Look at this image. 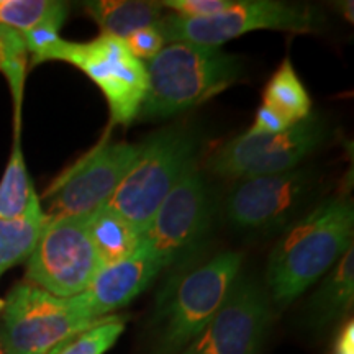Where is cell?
<instances>
[{"label":"cell","instance_id":"obj_18","mask_svg":"<svg viewBox=\"0 0 354 354\" xmlns=\"http://www.w3.org/2000/svg\"><path fill=\"white\" fill-rule=\"evenodd\" d=\"M354 297V251L353 246L326 272L322 286L310 300V320L328 325L351 307Z\"/></svg>","mask_w":354,"mask_h":354},{"label":"cell","instance_id":"obj_13","mask_svg":"<svg viewBox=\"0 0 354 354\" xmlns=\"http://www.w3.org/2000/svg\"><path fill=\"white\" fill-rule=\"evenodd\" d=\"M312 192L307 169L241 179L227 198V218L248 232H269L290 221Z\"/></svg>","mask_w":354,"mask_h":354},{"label":"cell","instance_id":"obj_14","mask_svg":"<svg viewBox=\"0 0 354 354\" xmlns=\"http://www.w3.org/2000/svg\"><path fill=\"white\" fill-rule=\"evenodd\" d=\"M166 266L148 254L136 253L131 258L102 268L82 294L73 300L84 317L91 320L113 315L148 289Z\"/></svg>","mask_w":354,"mask_h":354},{"label":"cell","instance_id":"obj_17","mask_svg":"<svg viewBox=\"0 0 354 354\" xmlns=\"http://www.w3.org/2000/svg\"><path fill=\"white\" fill-rule=\"evenodd\" d=\"M86 220L102 268L120 263L138 253L140 230H136L122 216L113 214L107 207H100L92 212L86 216Z\"/></svg>","mask_w":354,"mask_h":354},{"label":"cell","instance_id":"obj_6","mask_svg":"<svg viewBox=\"0 0 354 354\" xmlns=\"http://www.w3.org/2000/svg\"><path fill=\"white\" fill-rule=\"evenodd\" d=\"M50 61L76 66L99 86L113 125L128 127L140 115L148 91V73L123 39L104 33L86 43L63 39Z\"/></svg>","mask_w":354,"mask_h":354},{"label":"cell","instance_id":"obj_16","mask_svg":"<svg viewBox=\"0 0 354 354\" xmlns=\"http://www.w3.org/2000/svg\"><path fill=\"white\" fill-rule=\"evenodd\" d=\"M46 221L48 216L35 190L24 214L12 220L0 218V277L30 258Z\"/></svg>","mask_w":354,"mask_h":354},{"label":"cell","instance_id":"obj_21","mask_svg":"<svg viewBox=\"0 0 354 354\" xmlns=\"http://www.w3.org/2000/svg\"><path fill=\"white\" fill-rule=\"evenodd\" d=\"M68 12V3L55 0H0V25L25 33L46 20H66Z\"/></svg>","mask_w":354,"mask_h":354},{"label":"cell","instance_id":"obj_19","mask_svg":"<svg viewBox=\"0 0 354 354\" xmlns=\"http://www.w3.org/2000/svg\"><path fill=\"white\" fill-rule=\"evenodd\" d=\"M263 99V105H268L277 112L290 125H295L312 115V100L290 59H286L279 66L266 84Z\"/></svg>","mask_w":354,"mask_h":354},{"label":"cell","instance_id":"obj_8","mask_svg":"<svg viewBox=\"0 0 354 354\" xmlns=\"http://www.w3.org/2000/svg\"><path fill=\"white\" fill-rule=\"evenodd\" d=\"M100 269L86 216H61L48 218L26 259L25 277L56 297L69 299L82 294Z\"/></svg>","mask_w":354,"mask_h":354},{"label":"cell","instance_id":"obj_11","mask_svg":"<svg viewBox=\"0 0 354 354\" xmlns=\"http://www.w3.org/2000/svg\"><path fill=\"white\" fill-rule=\"evenodd\" d=\"M210 225V202L205 183L194 165L159 205L141 232L138 253L176 264L203 240Z\"/></svg>","mask_w":354,"mask_h":354},{"label":"cell","instance_id":"obj_27","mask_svg":"<svg viewBox=\"0 0 354 354\" xmlns=\"http://www.w3.org/2000/svg\"><path fill=\"white\" fill-rule=\"evenodd\" d=\"M290 127L294 125H290L277 112H274L268 105H261L256 112L254 123L246 133H250V135H279V133L289 130Z\"/></svg>","mask_w":354,"mask_h":354},{"label":"cell","instance_id":"obj_28","mask_svg":"<svg viewBox=\"0 0 354 354\" xmlns=\"http://www.w3.org/2000/svg\"><path fill=\"white\" fill-rule=\"evenodd\" d=\"M333 354H354V325L349 320L335 339Z\"/></svg>","mask_w":354,"mask_h":354},{"label":"cell","instance_id":"obj_7","mask_svg":"<svg viewBox=\"0 0 354 354\" xmlns=\"http://www.w3.org/2000/svg\"><path fill=\"white\" fill-rule=\"evenodd\" d=\"M318 17L310 7L277 0H238L223 12L207 19L161 17L156 26L166 43H192L220 48L230 39L256 30L307 33L315 28Z\"/></svg>","mask_w":354,"mask_h":354},{"label":"cell","instance_id":"obj_3","mask_svg":"<svg viewBox=\"0 0 354 354\" xmlns=\"http://www.w3.org/2000/svg\"><path fill=\"white\" fill-rule=\"evenodd\" d=\"M243 254L227 251L169 281L158 297V354H179L228 299Z\"/></svg>","mask_w":354,"mask_h":354},{"label":"cell","instance_id":"obj_2","mask_svg":"<svg viewBox=\"0 0 354 354\" xmlns=\"http://www.w3.org/2000/svg\"><path fill=\"white\" fill-rule=\"evenodd\" d=\"M240 57L221 48L169 43L146 66L148 91L140 115L169 118L232 86L241 74Z\"/></svg>","mask_w":354,"mask_h":354},{"label":"cell","instance_id":"obj_12","mask_svg":"<svg viewBox=\"0 0 354 354\" xmlns=\"http://www.w3.org/2000/svg\"><path fill=\"white\" fill-rule=\"evenodd\" d=\"M271 323L263 289L238 276L216 315L179 354H258Z\"/></svg>","mask_w":354,"mask_h":354},{"label":"cell","instance_id":"obj_20","mask_svg":"<svg viewBox=\"0 0 354 354\" xmlns=\"http://www.w3.org/2000/svg\"><path fill=\"white\" fill-rule=\"evenodd\" d=\"M33 190V183L30 180L24 151H21L20 125H15L12 154L0 179V218L12 220L24 214Z\"/></svg>","mask_w":354,"mask_h":354},{"label":"cell","instance_id":"obj_4","mask_svg":"<svg viewBox=\"0 0 354 354\" xmlns=\"http://www.w3.org/2000/svg\"><path fill=\"white\" fill-rule=\"evenodd\" d=\"M196 141L190 133L166 128L143 141V149L125 179L104 207L140 232L148 227L159 205L192 167Z\"/></svg>","mask_w":354,"mask_h":354},{"label":"cell","instance_id":"obj_26","mask_svg":"<svg viewBox=\"0 0 354 354\" xmlns=\"http://www.w3.org/2000/svg\"><path fill=\"white\" fill-rule=\"evenodd\" d=\"M233 3V0H165L162 8H172L176 15L184 19H207L223 12Z\"/></svg>","mask_w":354,"mask_h":354},{"label":"cell","instance_id":"obj_29","mask_svg":"<svg viewBox=\"0 0 354 354\" xmlns=\"http://www.w3.org/2000/svg\"><path fill=\"white\" fill-rule=\"evenodd\" d=\"M3 302H0V310H2ZM0 354H7L6 353V344H3V336H2V323H0Z\"/></svg>","mask_w":354,"mask_h":354},{"label":"cell","instance_id":"obj_22","mask_svg":"<svg viewBox=\"0 0 354 354\" xmlns=\"http://www.w3.org/2000/svg\"><path fill=\"white\" fill-rule=\"evenodd\" d=\"M26 64H28V51L25 48L21 33L0 25V71L8 81L13 102H15V125H20Z\"/></svg>","mask_w":354,"mask_h":354},{"label":"cell","instance_id":"obj_30","mask_svg":"<svg viewBox=\"0 0 354 354\" xmlns=\"http://www.w3.org/2000/svg\"><path fill=\"white\" fill-rule=\"evenodd\" d=\"M61 346H63V344H61ZM61 346H57L56 349H53V351H51V353H48V354H57V351H59V348H61Z\"/></svg>","mask_w":354,"mask_h":354},{"label":"cell","instance_id":"obj_25","mask_svg":"<svg viewBox=\"0 0 354 354\" xmlns=\"http://www.w3.org/2000/svg\"><path fill=\"white\" fill-rule=\"evenodd\" d=\"M123 43L127 44L131 55L140 61H151L166 46L165 38H162V35L156 25L128 35L123 39Z\"/></svg>","mask_w":354,"mask_h":354},{"label":"cell","instance_id":"obj_24","mask_svg":"<svg viewBox=\"0 0 354 354\" xmlns=\"http://www.w3.org/2000/svg\"><path fill=\"white\" fill-rule=\"evenodd\" d=\"M63 24L64 20L51 19L33 26L28 32L21 33L28 56H32L33 66L50 61L53 51L63 41V38L59 37V30Z\"/></svg>","mask_w":354,"mask_h":354},{"label":"cell","instance_id":"obj_9","mask_svg":"<svg viewBox=\"0 0 354 354\" xmlns=\"http://www.w3.org/2000/svg\"><path fill=\"white\" fill-rule=\"evenodd\" d=\"M143 149L141 143L105 141L57 177L44 192L48 218L87 216L109 202Z\"/></svg>","mask_w":354,"mask_h":354},{"label":"cell","instance_id":"obj_15","mask_svg":"<svg viewBox=\"0 0 354 354\" xmlns=\"http://www.w3.org/2000/svg\"><path fill=\"white\" fill-rule=\"evenodd\" d=\"M84 8L100 26L102 33L125 39L128 35L156 25L161 20V2L145 0H94Z\"/></svg>","mask_w":354,"mask_h":354},{"label":"cell","instance_id":"obj_5","mask_svg":"<svg viewBox=\"0 0 354 354\" xmlns=\"http://www.w3.org/2000/svg\"><path fill=\"white\" fill-rule=\"evenodd\" d=\"M102 320L84 317L73 297H56L30 282L13 287L0 310L7 354H48Z\"/></svg>","mask_w":354,"mask_h":354},{"label":"cell","instance_id":"obj_10","mask_svg":"<svg viewBox=\"0 0 354 354\" xmlns=\"http://www.w3.org/2000/svg\"><path fill=\"white\" fill-rule=\"evenodd\" d=\"M323 141V125L310 115L279 135L243 133L207 161V167L221 177L253 179L295 169Z\"/></svg>","mask_w":354,"mask_h":354},{"label":"cell","instance_id":"obj_1","mask_svg":"<svg viewBox=\"0 0 354 354\" xmlns=\"http://www.w3.org/2000/svg\"><path fill=\"white\" fill-rule=\"evenodd\" d=\"M354 209L346 197H331L295 221L268 261L272 300L286 307L325 276L353 246Z\"/></svg>","mask_w":354,"mask_h":354},{"label":"cell","instance_id":"obj_23","mask_svg":"<svg viewBox=\"0 0 354 354\" xmlns=\"http://www.w3.org/2000/svg\"><path fill=\"white\" fill-rule=\"evenodd\" d=\"M125 331V317L110 315L88 328L71 338L59 348L57 354H105L117 343Z\"/></svg>","mask_w":354,"mask_h":354}]
</instances>
